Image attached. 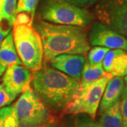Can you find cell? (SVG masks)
Returning a JSON list of instances; mask_svg holds the SVG:
<instances>
[{
  "mask_svg": "<svg viewBox=\"0 0 127 127\" xmlns=\"http://www.w3.org/2000/svg\"><path fill=\"white\" fill-rule=\"evenodd\" d=\"M34 28L41 37L45 62L61 55H84L90 50L83 27L39 21L35 23Z\"/></svg>",
  "mask_w": 127,
  "mask_h": 127,
  "instance_id": "obj_1",
  "label": "cell"
},
{
  "mask_svg": "<svg viewBox=\"0 0 127 127\" xmlns=\"http://www.w3.org/2000/svg\"><path fill=\"white\" fill-rule=\"evenodd\" d=\"M35 93L50 108L62 110L80 88V80L71 77L46 64L32 73Z\"/></svg>",
  "mask_w": 127,
  "mask_h": 127,
  "instance_id": "obj_2",
  "label": "cell"
},
{
  "mask_svg": "<svg viewBox=\"0 0 127 127\" xmlns=\"http://www.w3.org/2000/svg\"><path fill=\"white\" fill-rule=\"evenodd\" d=\"M13 37L15 48L23 66L37 71L42 66L43 47L39 33L32 26L14 24Z\"/></svg>",
  "mask_w": 127,
  "mask_h": 127,
  "instance_id": "obj_3",
  "label": "cell"
},
{
  "mask_svg": "<svg viewBox=\"0 0 127 127\" xmlns=\"http://www.w3.org/2000/svg\"><path fill=\"white\" fill-rule=\"evenodd\" d=\"M40 16L49 23L86 27L91 23L93 17L86 9L71 4L64 0H45Z\"/></svg>",
  "mask_w": 127,
  "mask_h": 127,
  "instance_id": "obj_4",
  "label": "cell"
},
{
  "mask_svg": "<svg viewBox=\"0 0 127 127\" xmlns=\"http://www.w3.org/2000/svg\"><path fill=\"white\" fill-rule=\"evenodd\" d=\"M114 77L112 73L87 86L79 88L78 92L63 109L67 114H85L94 119L105 87Z\"/></svg>",
  "mask_w": 127,
  "mask_h": 127,
  "instance_id": "obj_5",
  "label": "cell"
},
{
  "mask_svg": "<svg viewBox=\"0 0 127 127\" xmlns=\"http://www.w3.org/2000/svg\"><path fill=\"white\" fill-rule=\"evenodd\" d=\"M13 107L20 127H39L50 121L48 107L31 88L22 93Z\"/></svg>",
  "mask_w": 127,
  "mask_h": 127,
  "instance_id": "obj_6",
  "label": "cell"
},
{
  "mask_svg": "<svg viewBox=\"0 0 127 127\" xmlns=\"http://www.w3.org/2000/svg\"><path fill=\"white\" fill-rule=\"evenodd\" d=\"M97 15L105 26L127 37V0H103Z\"/></svg>",
  "mask_w": 127,
  "mask_h": 127,
  "instance_id": "obj_7",
  "label": "cell"
},
{
  "mask_svg": "<svg viewBox=\"0 0 127 127\" xmlns=\"http://www.w3.org/2000/svg\"><path fill=\"white\" fill-rule=\"evenodd\" d=\"M88 42L92 46L127 51V37L103 23L95 22L93 24L88 35Z\"/></svg>",
  "mask_w": 127,
  "mask_h": 127,
  "instance_id": "obj_8",
  "label": "cell"
},
{
  "mask_svg": "<svg viewBox=\"0 0 127 127\" xmlns=\"http://www.w3.org/2000/svg\"><path fill=\"white\" fill-rule=\"evenodd\" d=\"M31 72L21 64L9 66L4 73L2 78V83L6 89L16 97L31 88Z\"/></svg>",
  "mask_w": 127,
  "mask_h": 127,
  "instance_id": "obj_9",
  "label": "cell"
},
{
  "mask_svg": "<svg viewBox=\"0 0 127 127\" xmlns=\"http://www.w3.org/2000/svg\"><path fill=\"white\" fill-rule=\"evenodd\" d=\"M50 62L55 69L71 77L80 79L86 58L81 55L65 54L55 57Z\"/></svg>",
  "mask_w": 127,
  "mask_h": 127,
  "instance_id": "obj_10",
  "label": "cell"
},
{
  "mask_svg": "<svg viewBox=\"0 0 127 127\" xmlns=\"http://www.w3.org/2000/svg\"><path fill=\"white\" fill-rule=\"evenodd\" d=\"M124 88V78L123 76H114L107 83L100 103V111H104L119 100Z\"/></svg>",
  "mask_w": 127,
  "mask_h": 127,
  "instance_id": "obj_11",
  "label": "cell"
},
{
  "mask_svg": "<svg viewBox=\"0 0 127 127\" xmlns=\"http://www.w3.org/2000/svg\"><path fill=\"white\" fill-rule=\"evenodd\" d=\"M13 64H22L15 48L12 32L4 38L0 46V76Z\"/></svg>",
  "mask_w": 127,
  "mask_h": 127,
  "instance_id": "obj_12",
  "label": "cell"
},
{
  "mask_svg": "<svg viewBox=\"0 0 127 127\" xmlns=\"http://www.w3.org/2000/svg\"><path fill=\"white\" fill-rule=\"evenodd\" d=\"M109 73H110L106 72L104 70L102 63L93 64L86 62L82 70L80 88L91 85L100 78L107 76Z\"/></svg>",
  "mask_w": 127,
  "mask_h": 127,
  "instance_id": "obj_13",
  "label": "cell"
},
{
  "mask_svg": "<svg viewBox=\"0 0 127 127\" xmlns=\"http://www.w3.org/2000/svg\"><path fill=\"white\" fill-rule=\"evenodd\" d=\"M98 124L102 127H123L121 100H117L104 111Z\"/></svg>",
  "mask_w": 127,
  "mask_h": 127,
  "instance_id": "obj_14",
  "label": "cell"
},
{
  "mask_svg": "<svg viewBox=\"0 0 127 127\" xmlns=\"http://www.w3.org/2000/svg\"><path fill=\"white\" fill-rule=\"evenodd\" d=\"M17 0H0V24L11 28L16 18Z\"/></svg>",
  "mask_w": 127,
  "mask_h": 127,
  "instance_id": "obj_15",
  "label": "cell"
},
{
  "mask_svg": "<svg viewBox=\"0 0 127 127\" xmlns=\"http://www.w3.org/2000/svg\"><path fill=\"white\" fill-rule=\"evenodd\" d=\"M0 127H20L13 106L4 107L0 109Z\"/></svg>",
  "mask_w": 127,
  "mask_h": 127,
  "instance_id": "obj_16",
  "label": "cell"
},
{
  "mask_svg": "<svg viewBox=\"0 0 127 127\" xmlns=\"http://www.w3.org/2000/svg\"><path fill=\"white\" fill-rule=\"evenodd\" d=\"M39 0H18L16 14H25L33 21Z\"/></svg>",
  "mask_w": 127,
  "mask_h": 127,
  "instance_id": "obj_17",
  "label": "cell"
},
{
  "mask_svg": "<svg viewBox=\"0 0 127 127\" xmlns=\"http://www.w3.org/2000/svg\"><path fill=\"white\" fill-rule=\"evenodd\" d=\"M73 116V118L71 119L66 127H102L87 114H78Z\"/></svg>",
  "mask_w": 127,
  "mask_h": 127,
  "instance_id": "obj_18",
  "label": "cell"
},
{
  "mask_svg": "<svg viewBox=\"0 0 127 127\" xmlns=\"http://www.w3.org/2000/svg\"><path fill=\"white\" fill-rule=\"evenodd\" d=\"M110 49L100 47V46H94L91 50H90L88 54V62L93 64L102 63L106 54L109 52Z\"/></svg>",
  "mask_w": 127,
  "mask_h": 127,
  "instance_id": "obj_19",
  "label": "cell"
},
{
  "mask_svg": "<svg viewBox=\"0 0 127 127\" xmlns=\"http://www.w3.org/2000/svg\"><path fill=\"white\" fill-rule=\"evenodd\" d=\"M124 52V50L114 49V50H109V52L106 54L104 59L102 61V66L106 72L111 73L112 70V66H113L115 60L118 57V56H119Z\"/></svg>",
  "mask_w": 127,
  "mask_h": 127,
  "instance_id": "obj_20",
  "label": "cell"
},
{
  "mask_svg": "<svg viewBox=\"0 0 127 127\" xmlns=\"http://www.w3.org/2000/svg\"><path fill=\"white\" fill-rule=\"evenodd\" d=\"M16 98V96L11 94L6 89L3 83L0 84V109L11 104Z\"/></svg>",
  "mask_w": 127,
  "mask_h": 127,
  "instance_id": "obj_21",
  "label": "cell"
},
{
  "mask_svg": "<svg viewBox=\"0 0 127 127\" xmlns=\"http://www.w3.org/2000/svg\"><path fill=\"white\" fill-rule=\"evenodd\" d=\"M120 100L123 127H127V80H124V88L121 95Z\"/></svg>",
  "mask_w": 127,
  "mask_h": 127,
  "instance_id": "obj_22",
  "label": "cell"
},
{
  "mask_svg": "<svg viewBox=\"0 0 127 127\" xmlns=\"http://www.w3.org/2000/svg\"><path fill=\"white\" fill-rule=\"evenodd\" d=\"M71 4L75 5L78 7H85L95 4L97 0H64Z\"/></svg>",
  "mask_w": 127,
  "mask_h": 127,
  "instance_id": "obj_23",
  "label": "cell"
},
{
  "mask_svg": "<svg viewBox=\"0 0 127 127\" xmlns=\"http://www.w3.org/2000/svg\"><path fill=\"white\" fill-rule=\"evenodd\" d=\"M11 31V28L6 27L0 24V46L5 37L9 35Z\"/></svg>",
  "mask_w": 127,
  "mask_h": 127,
  "instance_id": "obj_24",
  "label": "cell"
},
{
  "mask_svg": "<svg viewBox=\"0 0 127 127\" xmlns=\"http://www.w3.org/2000/svg\"><path fill=\"white\" fill-rule=\"evenodd\" d=\"M39 127H59V126L55 122L49 121L48 122L45 123V124H43V125H42Z\"/></svg>",
  "mask_w": 127,
  "mask_h": 127,
  "instance_id": "obj_25",
  "label": "cell"
},
{
  "mask_svg": "<svg viewBox=\"0 0 127 127\" xmlns=\"http://www.w3.org/2000/svg\"><path fill=\"white\" fill-rule=\"evenodd\" d=\"M125 76H127V68L126 69V71H125Z\"/></svg>",
  "mask_w": 127,
  "mask_h": 127,
  "instance_id": "obj_26",
  "label": "cell"
},
{
  "mask_svg": "<svg viewBox=\"0 0 127 127\" xmlns=\"http://www.w3.org/2000/svg\"><path fill=\"white\" fill-rule=\"evenodd\" d=\"M124 80H127V76H126V77L124 78Z\"/></svg>",
  "mask_w": 127,
  "mask_h": 127,
  "instance_id": "obj_27",
  "label": "cell"
}]
</instances>
